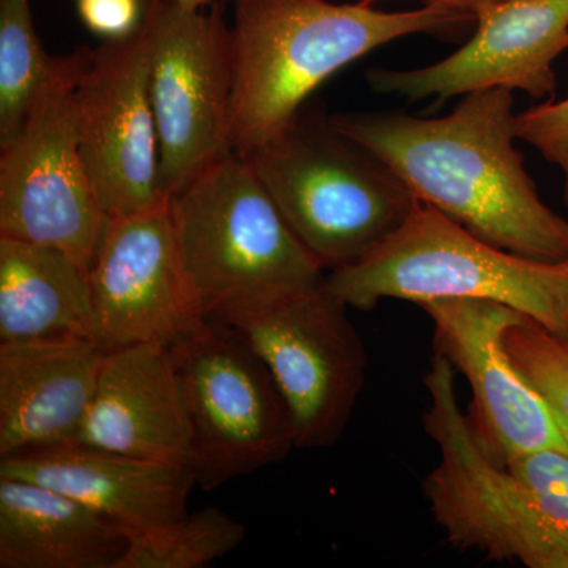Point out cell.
Returning <instances> with one entry per match:
<instances>
[{
    "mask_svg": "<svg viewBox=\"0 0 568 568\" xmlns=\"http://www.w3.org/2000/svg\"><path fill=\"white\" fill-rule=\"evenodd\" d=\"M514 104L510 89H481L443 118L349 112L331 122L386 163L418 201L470 233L507 252L564 263L568 222L538 196L515 148Z\"/></svg>",
    "mask_w": 568,
    "mask_h": 568,
    "instance_id": "6da1fadb",
    "label": "cell"
},
{
    "mask_svg": "<svg viewBox=\"0 0 568 568\" xmlns=\"http://www.w3.org/2000/svg\"><path fill=\"white\" fill-rule=\"evenodd\" d=\"M469 21V14L429 3L383 11L369 0H234L231 152L246 156L274 140L321 84L368 52Z\"/></svg>",
    "mask_w": 568,
    "mask_h": 568,
    "instance_id": "7a4b0ae2",
    "label": "cell"
},
{
    "mask_svg": "<svg viewBox=\"0 0 568 568\" xmlns=\"http://www.w3.org/2000/svg\"><path fill=\"white\" fill-rule=\"evenodd\" d=\"M171 213L183 271L203 320L226 321L323 284L244 156H223L181 192Z\"/></svg>",
    "mask_w": 568,
    "mask_h": 568,
    "instance_id": "3957f363",
    "label": "cell"
},
{
    "mask_svg": "<svg viewBox=\"0 0 568 568\" xmlns=\"http://www.w3.org/2000/svg\"><path fill=\"white\" fill-rule=\"evenodd\" d=\"M324 286L347 308L369 312L384 298L420 305L485 298L518 310L568 342V265L507 252L418 201L375 252L335 268Z\"/></svg>",
    "mask_w": 568,
    "mask_h": 568,
    "instance_id": "277c9868",
    "label": "cell"
},
{
    "mask_svg": "<svg viewBox=\"0 0 568 568\" xmlns=\"http://www.w3.org/2000/svg\"><path fill=\"white\" fill-rule=\"evenodd\" d=\"M244 159L324 271L375 252L418 203L386 163L336 132L331 118L301 112Z\"/></svg>",
    "mask_w": 568,
    "mask_h": 568,
    "instance_id": "5b68a950",
    "label": "cell"
},
{
    "mask_svg": "<svg viewBox=\"0 0 568 568\" xmlns=\"http://www.w3.org/2000/svg\"><path fill=\"white\" fill-rule=\"evenodd\" d=\"M424 425L439 447V465L424 481L426 500L448 544L489 560L529 568H568V536L532 485L481 450L455 392V368L436 354L425 377Z\"/></svg>",
    "mask_w": 568,
    "mask_h": 568,
    "instance_id": "8992f818",
    "label": "cell"
},
{
    "mask_svg": "<svg viewBox=\"0 0 568 568\" xmlns=\"http://www.w3.org/2000/svg\"><path fill=\"white\" fill-rule=\"evenodd\" d=\"M89 55H55L20 132L0 148V235L54 246L85 272L106 222L80 148L77 88Z\"/></svg>",
    "mask_w": 568,
    "mask_h": 568,
    "instance_id": "52a82bcc",
    "label": "cell"
},
{
    "mask_svg": "<svg viewBox=\"0 0 568 568\" xmlns=\"http://www.w3.org/2000/svg\"><path fill=\"white\" fill-rule=\"evenodd\" d=\"M171 351L192 426L197 487L212 491L291 454L290 409L237 328L207 320Z\"/></svg>",
    "mask_w": 568,
    "mask_h": 568,
    "instance_id": "ba28073f",
    "label": "cell"
},
{
    "mask_svg": "<svg viewBox=\"0 0 568 568\" xmlns=\"http://www.w3.org/2000/svg\"><path fill=\"white\" fill-rule=\"evenodd\" d=\"M144 20L160 185L171 197L233 153L231 31L222 6L190 10L175 0H145Z\"/></svg>",
    "mask_w": 568,
    "mask_h": 568,
    "instance_id": "9c48e42d",
    "label": "cell"
},
{
    "mask_svg": "<svg viewBox=\"0 0 568 568\" xmlns=\"http://www.w3.org/2000/svg\"><path fill=\"white\" fill-rule=\"evenodd\" d=\"M263 358L291 418L295 448L338 443L365 386L364 339L327 287L227 317Z\"/></svg>",
    "mask_w": 568,
    "mask_h": 568,
    "instance_id": "30bf717a",
    "label": "cell"
},
{
    "mask_svg": "<svg viewBox=\"0 0 568 568\" xmlns=\"http://www.w3.org/2000/svg\"><path fill=\"white\" fill-rule=\"evenodd\" d=\"M88 276L92 338L106 351L173 346L205 321L183 271L171 200L106 216Z\"/></svg>",
    "mask_w": 568,
    "mask_h": 568,
    "instance_id": "8fae6325",
    "label": "cell"
},
{
    "mask_svg": "<svg viewBox=\"0 0 568 568\" xmlns=\"http://www.w3.org/2000/svg\"><path fill=\"white\" fill-rule=\"evenodd\" d=\"M80 148L106 216L166 203L149 92V28L91 50L77 88Z\"/></svg>",
    "mask_w": 568,
    "mask_h": 568,
    "instance_id": "7c38bea8",
    "label": "cell"
},
{
    "mask_svg": "<svg viewBox=\"0 0 568 568\" xmlns=\"http://www.w3.org/2000/svg\"><path fill=\"white\" fill-rule=\"evenodd\" d=\"M418 306L433 321L436 354L469 383L470 426L489 459L504 466L538 448L568 452L547 403L518 372L504 346L507 328L526 315L485 298H439Z\"/></svg>",
    "mask_w": 568,
    "mask_h": 568,
    "instance_id": "4fadbf2b",
    "label": "cell"
},
{
    "mask_svg": "<svg viewBox=\"0 0 568 568\" xmlns=\"http://www.w3.org/2000/svg\"><path fill=\"white\" fill-rule=\"evenodd\" d=\"M473 39L433 65L375 69L373 91L416 100L506 88L532 99L556 92V59L568 50V0H507L476 18Z\"/></svg>",
    "mask_w": 568,
    "mask_h": 568,
    "instance_id": "5bb4252c",
    "label": "cell"
},
{
    "mask_svg": "<svg viewBox=\"0 0 568 568\" xmlns=\"http://www.w3.org/2000/svg\"><path fill=\"white\" fill-rule=\"evenodd\" d=\"M74 443L192 467V426L171 346L141 343L108 351Z\"/></svg>",
    "mask_w": 568,
    "mask_h": 568,
    "instance_id": "9a60e30c",
    "label": "cell"
},
{
    "mask_svg": "<svg viewBox=\"0 0 568 568\" xmlns=\"http://www.w3.org/2000/svg\"><path fill=\"white\" fill-rule=\"evenodd\" d=\"M106 354L81 335L0 343V458L74 443Z\"/></svg>",
    "mask_w": 568,
    "mask_h": 568,
    "instance_id": "2e32d148",
    "label": "cell"
},
{
    "mask_svg": "<svg viewBox=\"0 0 568 568\" xmlns=\"http://www.w3.org/2000/svg\"><path fill=\"white\" fill-rule=\"evenodd\" d=\"M0 477L22 478L61 491L126 534L185 517L190 493L197 485L192 467L78 443L0 458Z\"/></svg>",
    "mask_w": 568,
    "mask_h": 568,
    "instance_id": "e0dca14e",
    "label": "cell"
},
{
    "mask_svg": "<svg viewBox=\"0 0 568 568\" xmlns=\"http://www.w3.org/2000/svg\"><path fill=\"white\" fill-rule=\"evenodd\" d=\"M129 536L55 489L0 477V568H115Z\"/></svg>",
    "mask_w": 568,
    "mask_h": 568,
    "instance_id": "ac0fdd59",
    "label": "cell"
},
{
    "mask_svg": "<svg viewBox=\"0 0 568 568\" xmlns=\"http://www.w3.org/2000/svg\"><path fill=\"white\" fill-rule=\"evenodd\" d=\"M92 338L88 272L69 253L0 235V343Z\"/></svg>",
    "mask_w": 568,
    "mask_h": 568,
    "instance_id": "d6986e66",
    "label": "cell"
},
{
    "mask_svg": "<svg viewBox=\"0 0 568 568\" xmlns=\"http://www.w3.org/2000/svg\"><path fill=\"white\" fill-rule=\"evenodd\" d=\"M115 568H203L233 552L246 538L244 523L216 507L129 532Z\"/></svg>",
    "mask_w": 568,
    "mask_h": 568,
    "instance_id": "ffe728a7",
    "label": "cell"
},
{
    "mask_svg": "<svg viewBox=\"0 0 568 568\" xmlns=\"http://www.w3.org/2000/svg\"><path fill=\"white\" fill-rule=\"evenodd\" d=\"M54 61L37 36L31 0H0V148L20 132L33 93Z\"/></svg>",
    "mask_w": 568,
    "mask_h": 568,
    "instance_id": "44dd1931",
    "label": "cell"
},
{
    "mask_svg": "<svg viewBox=\"0 0 568 568\" xmlns=\"http://www.w3.org/2000/svg\"><path fill=\"white\" fill-rule=\"evenodd\" d=\"M518 372L547 403L568 443V342L526 316L504 334Z\"/></svg>",
    "mask_w": 568,
    "mask_h": 568,
    "instance_id": "7402d4cb",
    "label": "cell"
},
{
    "mask_svg": "<svg viewBox=\"0 0 568 568\" xmlns=\"http://www.w3.org/2000/svg\"><path fill=\"white\" fill-rule=\"evenodd\" d=\"M518 141L528 142L562 174L564 203L568 212V95L519 112L514 121Z\"/></svg>",
    "mask_w": 568,
    "mask_h": 568,
    "instance_id": "603a6c76",
    "label": "cell"
},
{
    "mask_svg": "<svg viewBox=\"0 0 568 568\" xmlns=\"http://www.w3.org/2000/svg\"><path fill=\"white\" fill-rule=\"evenodd\" d=\"M85 28L106 40L136 31L144 17L141 0H77Z\"/></svg>",
    "mask_w": 568,
    "mask_h": 568,
    "instance_id": "cb8c5ba5",
    "label": "cell"
},
{
    "mask_svg": "<svg viewBox=\"0 0 568 568\" xmlns=\"http://www.w3.org/2000/svg\"><path fill=\"white\" fill-rule=\"evenodd\" d=\"M424 2L469 14L476 20L478 14L499 6V3L507 2V0H424Z\"/></svg>",
    "mask_w": 568,
    "mask_h": 568,
    "instance_id": "d4e9b609",
    "label": "cell"
},
{
    "mask_svg": "<svg viewBox=\"0 0 568 568\" xmlns=\"http://www.w3.org/2000/svg\"><path fill=\"white\" fill-rule=\"evenodd\" d=\"M181 3L182 7L190 10H203L207 7L223 6L227 0H175Z\"/></svg>",
    "mask_w": 568,
    "mask_h": 568,
    "instance_id": "484cf974",
    "label": "cell"
},
{
    "mask_svg": "<svg viewBox=\"0 0 568 568\" xmlns=\"http://www.w3.org/2000/svg\"><path fill=\"white\" fill-rule=\"evenodd\" d=\"M564 263H567V265H568V257H567V261H564Z\"/></svg>",
    "mask_w": 568,
    "mask_h": 568,
    "instance_id": "4316f807",
    "label": "cell"
}]
</instances>
